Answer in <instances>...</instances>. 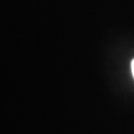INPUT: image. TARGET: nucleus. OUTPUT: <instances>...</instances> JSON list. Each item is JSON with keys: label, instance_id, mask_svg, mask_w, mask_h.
<instances>
[{"label": "nucleus", "instance_id": "nucleus-1", "mask_svg": "<svg viewBox=\"0 0 134 134\" xmlns=\"http://www.w3.org/2000/svg\"><path fill=\"white\" fill-rule=\"evenodd\" d=\"M131 69H132V75H133V77H134V59L131 63Z\"/></svg>", "mask_w": 134, "mask_h": 134}]
</instances>
